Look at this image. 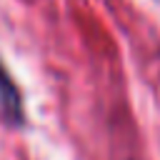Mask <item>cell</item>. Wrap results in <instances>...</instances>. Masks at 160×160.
Returning <instances> with one entry per match:
<instances>
[{
	"label": "cell",
	"mask_w": 160,
	"mask_h": 160,
	"mask_svg": "<svg viewBox=\"0 0 160 160\" xmlns=\"http://www.w3.org/2000/svg\"><path fill=\"white\" fill-rule=\"evenodd\" d=\"M0 115L12 128H20L25 122V100H22V92H20L18 82L12 80V75L8 72V68L2 65V60H0Z\"/></svg>",
	"instance_id": "obj_1"
}]
</instances>
